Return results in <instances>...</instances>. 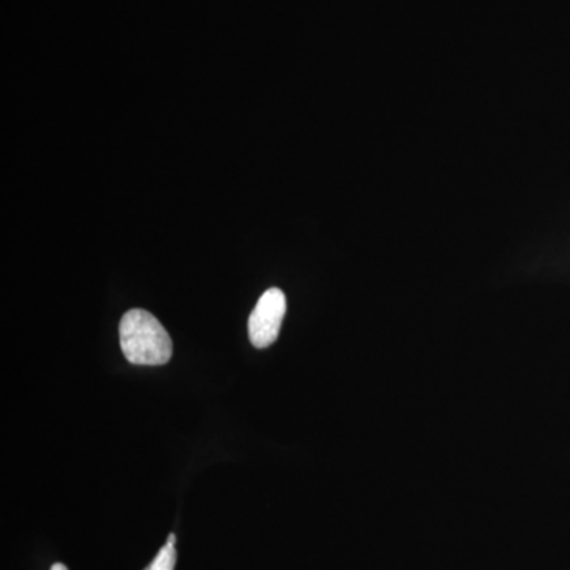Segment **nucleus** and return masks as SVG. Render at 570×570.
Segmentation results:
<instances>
[{
  "label": "nucleus",
  "instance_id": "4",
  "mask_svg": "<svg viewBox=\"0 0 570 570\" xmlns=\"http://www.w3.org/2000/svg\"><path fill=\"white\" fill-rule=\"evenodd\" d=\"M51 570H69L66 568V566L62 564V562H56V564H52Z\"/></svg>",
  "mask_w": 570,
  "mask_h": 570
},
{
  "label": "nucleus",
  "instance_id": "3",
  "mask_svg": "<svg viewBox=\"0 0 570 570\" xmlns=\"http://www.w3.org/2000/svg\"><path fill=\"white\" fill-rule=\"evenodd\" d=\"M176 549L171 543H165L163 550L156 554L151 564L145 570H175Z\"/></svg>",
  "mask_w": 570,
  "mask_h": 570
},
{
  "label": "nucleus",
  "instance_id": "2",
  "mask_svg": "<svg viewBox=\"0 0 570 570\" xmlns=\"http://www.w3.org/2000/svg\"><path fill=\"white\" fill-rule=\"evenodd\" d=\"M285 311H287V299L281 288H268L258 298L249 317V337L254 347L265 348L276 343Z\"/></svg>",
  "mask_w": 570,
  "mask_h": 570
},
{
  "label": "nucleus",
  "instance_id": "1",
  "mask_svg": "<svg viewBox=\"0 0 570 570\" xmlns=\"http://www.w3.org/2000/svg\"><path fill=\"white\" fill-rule=\"evenodd\" d=\"M119 341L127 362L160 366L170 362L174 344L164 325L145 309H130L119 324Z\"/></svg>",
  "mask_w": 570,
  "mask_h": 570
},
{
  "label": "nucleus",
  "instance_id": "5",
  "mask_svg": "<svg viewBox=\"0 0 570 570\" xmlns=\"http://www.w3.org/2000/svg\"><path fill=\"white\" fill-rule=\"evenodd\" d=\"M167 543H171V546H175V543H176V535L174 534V532H171V534L168 535Z\"/></svg>",
  "mask_w": 570,
  "mask_h": 570
}]
</instances>
